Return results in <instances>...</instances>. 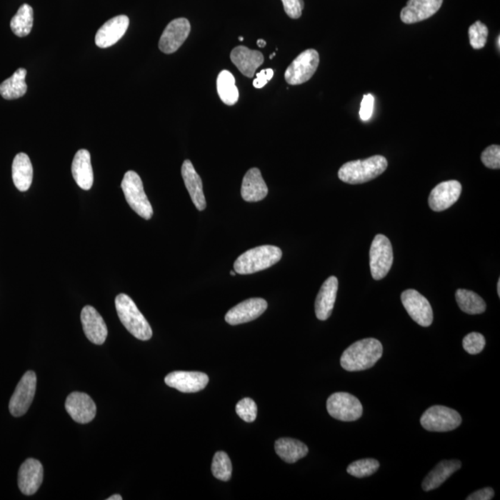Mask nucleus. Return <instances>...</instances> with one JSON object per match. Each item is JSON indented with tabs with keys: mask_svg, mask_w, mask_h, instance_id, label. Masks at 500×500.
Returning a JSON list of instances; mask_svg holds the SVG:
<instances>
[{
	"mask_svg": "<svg viewBox=\"0 0 500 500\" xmlns=\"http://www.w3.org/2000/svg\"><path fill=\"white\" fill-rule=\"evenodd\" d=\"M383 355V345L377 339H365L352 344L343 352L340 364L349 371H359L374 367Z\"/></svg>",
	"mask_w": 500,
	"mask_h": 500,
	"instance_id": "nucleus-1",
	"label": "nucleus"
},
{
	"mask_svg": "<svg viewBox=\"0 0 500 500\" xmlns=\"http://www.w3.org/2000/svg\"><path fill=\"white\" fill-rule=\"evenodd\" d=\"M387 166L389 164L386 158L375 155L366 159L346 162L339 169V177L344 183L364 184L379 176Z\"/></svg>",
	"mask_w": 500,
	"mask_h": 500,
	"instance_id": "nucleus-2",
	"label": "nucleus"
},
{
	"mask_svg": "<svg viewBox=\"0 0 500 500\" xmlns=\"http://www.w3.org/2000/svg\"><path fill=\"white\" fill-rule=\"evenodd\" d=\"M282 250L278 246H257L248 250L237 258L234 264V271L239 274L258 273L276 264L282 259Z\"/></svg>",
	"mask_w": 500,
	"mask_h": 500,
	"instance_id": "nucleus-3",
	"label": "nucleus"
},
{
	"mask_svg": "<svg viewBox=\"0 0 500 500\" xmlns=\"http://www.w3.org/2000/svg\"><path fill=\"white\" fill-rule=\"evenodd\" d=\"M115 306L118 316L128 332L142 341L151 339V327L129 296L125 294L118 295L115 299Z\"/></svg>",
	"mask_w": 500,
	"mask_h": 500,
	"instance_id": "nucleus-4",
	"label": "nucleus"
},
{
	"mask_svg": "<svg viewBox=\"0 0 500 500\" xmlns=\"http://www.w3.org/2000/svg\"><path fill=\"white\" fill-rule=\"evenodd\" d=\"M121 186L125 199L133 211L140 217L149 220L153 215V209L144 190L143 182L139 175L134 171H127L121 181Z\"/></svg>",
	"mask_w": 500,
	"mask_h": 500,
	"instance_id": "nucleus-5",
	"label": "nucleus"
},
{
	"mask_svg": "<svg viewBox=\"0 0 500 500\" xmlns=\"http://www.w3.org/2000/svg\"><path fill=\"white\" fill-rule=\"evenodd\" d=\"M461 421L457 411L439 405L426 409L421 418V426L429 432H449L458 428Z\"/></svg>",
	"mask_w": 500,
	"mask_h": 500,
	"instance_id": "nucleus-6",
	"label": "nucleus"
},
{
	"mask_svg": "<svg viewBox=\"0 0 500 500\" xmlns=\"http://www.w3.org/2000/svg\"><path fill=\"white\" fill-rule=\"evenodd\" d=\"M394 261L391 242L384 234H376L370 249V269L374 280H382L389 274Z\"/></svg>",
	"mask_w": 500,
	"mask_h": 500,
	"instance_id": "nucleus-7",
	"label": "nucleus"
},
{
	"mask_svg": "<svg viewBox=\"0 0 500 500\" xmlns=\"http://www.w3.org/2000/svg\"><path fill=\"white\" fill-rule=\"evenodd\" d=\"M320 64V56L317 50L307 49L298 57L294 59L290 66L286 69L284 78L287 84L291 86H299V84L308 82Z\"/></svg>",
	"mask_w": 500,
	"mask_h": 500,
	"instance_id": "nucleus-8",
	"label": "nucleus"
},
{
	"mask_svg": "<svg viewBox=\"0 0 500 500\" xmlns=\"http://www.w3.org/2000/svg\"><path fill=\"white\" fill-rule=\"evenodd\" d=\"M326 407L331 416L342 421H357L364 411L361 401L346 392L334 393L328 399Z\"/></svg>",
	"mask_w": 500,
	"mask_h": 500,
	"instance_id": "nucleus-9",
	"label": "nucleus"
},
{
	"mask_svg": "<svg viewBox=\"0 0 500 500\" xmlns=\"http://www.w3.org/2000/svg\"><path fill=\"white\" fill-rule=\"evenodd\" d=\"M36 390V375L32 371L25 373L9 400V412L14 417L26 414L32 404Z\"/></svg>",
	"mask_w": 500,
	"mask_h": 500,
	"instance_id": "nucleus-10",
	"label": "nucleus"
},
{
	"mask_svg": "<svg viewBox=\"0 0 500 500\" xmlns=\"http://www.w3.org/2000/svg\"><path fill=\"white\" fill-rule=\"evenodd\" d=\"M401 301L412 320L423 327L430 326L434 314L430 302L414 289H408L401 294Z\"/></svg>",
	"mask_w": 500,
	"mask_h": 500,
	"instance_id": "nucleus-11",
	"label": "nucleus"
},
{
	"mask_svg": "<svg viewBox=\"0 0 500 500\" xmlns=\"http://www.w3.org/2000/svg\"><path fill=\"white\" fill-rule=\"evenodd\" d=\"M191 25L186 18L171 21L165 28L159 42V48L165 54L177 51L189 37Z\"/></svg>",
	"mask_w": 500,
	"mask_h": 500,
	"instance_id": "nucleus-12",
	"label": "nucleus"
},
{
	"mask_svg": "<svg viewBox=\"0 0 500 500\" xmlns=\"http://www.w3.org/2000/svg\"><path fill=\"white\" fill-rule=\"evenodd\" d=\"M168 386L183 393L201 391L209 384V376L200 371H175L165 377Z\"/></svg>",
	"mask_w": 500,
	"mask_h": 500,
	"instance_id": "nucleus-13",
	"label": "nucleus"
},
{
	"mask_svg": "<svg viewBox=\"0 0 500 500\" xmlns=\"http://www.w3.org/2000/svg\"><path fill=\"white\" fill-rule=\"evenodd\" d=\"M268 303L264 299L254 298L245 300L231 309L225 315V321L230 325H239L254 321L264 314Z\"/></svg>",
	"mask_w": 500,
	"mask_h": 500,
	"instance_id": "nucleus-14",
	"label": "nucleus"
},
{
	"mask_svg": "<svg viewBox=\"0 0 500 500\" xmlns=\"http://www.w3.org/2000/svg\"><path fill=\"white\" fill-rule=\"evenodd\" d=\"M461 184L456 180L446 181L437 184L430 193V208L434 211H443L451 207L458 201L461 194Z\"/></svg>",
	"mask_w": 500,
	"mask_h": 500,
	"instance_id": "nucleus-15",
	"label": "nucleus"
},
{
	"mask_svg": "<svg viewBox=\"0 0 500 500\" xmlns=\"http://www.w3.org/2000/svg\"><path fill=\"white\" fill-rule=\"evenodd\" d=\"M65 408L76 423L89 424L96 414V406L86 393L73 392L68 396Z\"/></svg>",
	"mask_w": 500,
	"mask_h": 500,
	"instance_id": "nucleus-16",
	"label": "nucleus"
},
{
	"mask_svg": "<svg viewBox=\"0 0 500 500\" xmlns=\"http://www.w3.org/2000/svg\"><path fill=\"white\" fill-rule=\"evenodd\" d=\"M44 470L41 462L28 459L21 464L18 474V486L21 492L26 496L37 492L43 482Z\"/></svg>",
	"mask_w": 500,
	"mask_h": 500,
	"instance_id": "nucleus-17",
	"label": "nucleus"
},
{
	"mask_svg": "<svg viewBox=\"0 0 500 500\" xmlns=\"http://www.w3.org/2000/svg\"><path fill=\"white\" fill-rule=\"evenodd\" d=\"M442 4L443 0H409L400 12V19L407 24L419 23L432 17Z\"/></svg>",
	"mask_w": 500,
	"mask_h": 500,
	"instance_id": "nucleus-18",
	"label": "nucleus"
},
{
	"mask_svg": "<svg viewBox=\"0 0 500 500\" xmlns=\"http://www.w3.org/2000/svg\"><path fill=\"white\" fill-rule=\"evenodd\" d=\"M83 329L90 342L102 345L108 336V328L101 315L92 306H86L81 312Z\"/></svg>",
	"mask_w": 500,
	"mask_h": 500,
	"instance_id": "nucleus-19",
	"label": "nucleus"
},
{
	"mask_svg": "<svg viewBox=\"0 0 500 500\" xmlns=\"http://www.w3.org/2000/svg\"><path fill=\"white\" fill-rule=\"evenodd\" d=\"M129 26V18L119 15L109 20L99 28L96 34V45L99 48L107 49L115 45L124 36Z\"/></svg>",
	"mask_w": 500,
	"mask_h": 500,
	"instance_id": "nucleus-20",
	"label": "nucleus"
},
{
	"mask_svg": "<svg viewBox=\"0 0 500 500\" xmlns=\"http://www.w3.org/2000/svg\"><path fill=\"white\" fill-rule=\"evenodd\" d=\"M337 290L339 280L336 276H330L321 286L315 301V314L319 320L326 321L332 314Z\"/></svg>",
	"mask_w": 500,
	"mask_h": 500,
	"instance_id": "nucleus-21",
	"label": "nucleus"
},
{
	"mask_svg": "<svg viewBox=\"0 0 500 500\" xmlns=\"http://www.w3.org/2000/svg\"><path fill=\"white\" fill-rule=\"evenodd\" d=\"M231 61L236 65L241 74L249 78L254 76L256 70L264 61V55L257 50H252L246 46H236L231 52Z\"/></svg>",
	"mask_w": 500,
	"mask_h": 500,
	"instance_id": "nucleus-22",
	"label": "nucleus"
},
{
	"mask_svg": "<svg viewBox=\"0 0 500 500\" xmlns=\"http://www.w3.org/2000/svg\"><path fill=\"white\" fill-rule=\"evenodd\" d=\"M182 176L194 205L196 206L199 211H204L206 207H207V202H206L204 192H203L202 180L189 159L184 161Z\"/></svg>",
	"mask_w": 500,
	"mask_h": 500,
	"instance_id": "nucleus-23",
	"label": "nucleus"
},
{
	"mask_svg": "<svg viewBox=\"0 0 500 500\" xmlns=\"http://www.w3.org/2000/svg\"><path fill=\"white\" fill-rule=\"evenodd\" d=\"M71 173L78 186L84 190L91 189L94 183V173L91 156L89 150H78L71 164Z\"/></svg>",
	"mask_w": 500,
	"mask_h": 500,
	"instance_id": "nucleus-24",
	"label": "nucleus"
},
{
	"mask_svg": "<svg viewBox=\"0 0 500 500\" xmlns=\"http://www.w3.org/2000/svg\"><path fill=\"white\" fill-rule=\"evenodd\" d=\"M268 195L267 184H265L261 171L252 168L244 177L241 187V196L245 201L258 202L266 198Z\"/></svg>",
	"mask_w": 500,
	"mask_h": 500,
	"instance_id": "nucleus-25",
	"label": "nucleus"
},
{
	"mask_svg": "<svg viewBox=\"0 0 500 500\" xmlns=\"http://www.w3.org/2000/svg\"><path fill=\"white\" fill-rule=\"evenodd\" d=\"M461 468V462L458 459L440 461L424 478L421 487L424 491H432L441 486L446 480Z\"/></svg>",
	"mask_w": 500,
	"mask_h": 500,
	"instance_id": "nucleus-26",
	"label": "nucleus"
},
{
	"mask_svg": "<svg viewBox=\"0 0 500 500\" xmlns=\"http://www.w3.org/2000/svg\"><path fill=\"white\" fill-rule=\"evenodd\" d=\"M33 165L25 153H19L12 164V179L15 186L21 192L27 191L33 182Z\"/></svg>",
	"mask_w": 500,
	"mask_h": 500,
	"instance_id": "nucleus-27",
	"label": "nucleus"
},
{
	"mask_svg": "<svg viewBox=\"0 0 500 500\" xmlns=\"http://www.w3.org/2000/svg\"><path fill=\"white\" fill-rule=\"evenodd\" d=\"M274 449L276 454L287 464H295L309 453L308 446L304 443L293 439H278Z\"/></svg>",
	"mask_w": 500,
	"mask_h": 500,
	"instance_id": "nucleus-28",
	"label": "nucleus"
},
{
	"mask_svg": "<svg viewBox=\"0 0 500 500\" xmlns=\"http://www.w3.org/2000/svg\"><path fill=\"white\" fill-rule=\"evenodd\" d=\"M26 74L25 69H18L11 77L0 84V95L2 98L11 100L24 96L27 92V84L25 83Z\"/></svg>",
	"mask_w": 500,
	"mask_h": 500,
	"instance_id": "nucleus-29",
	"label": "nucleus"
},
{
	"mask_svg": "<svg viewBox=\"0 0 500 500\" xmlns=\"http://www.w3.org/2000/svg\"><path fill=\"white\" fill-rule=\"evenodd\" d=\"M217 91L221 101L228 106L236 104L239 99L236 79L229 71H221L217 78Z\"/></svg>",
	"mask_w": 500,
	"mask_h": 500,
	"instance_id": "nucleus-30",
	"label": "nucleus"
},
{
	"mask_svg": "<svg viewBox=\"0 0 500 500\" xmlns=\"http://www.w3.org/2000/svg\"><path fill=\"white\" fill-rule=\"evenodd\" d=\"M456 300L459 309L465 314L474 315L484 314L486 309L484 300L476 293L467 289H458Z\"/></svg>",
	"mask_w": 500,
	"mask_h": 500,
	"instance_id": "nucleus-31",
	"label": "nucleus"
},
{
	"mask_svg": "<svg viewBox=\"0 0 500 500\" xmlns=\"http://www.w3.org/2000/svg\"><path fill=\"white\" fill-rule=\"evenodd\" d=\"M33 24L34 11L33 8L28 4L21 6L11 21L12 32L19 37L27 36L32 31Z\"/></svg>",
	"mask_w": 500,
	"mask_h": 500,
	"instance_id": "nucleus-32",
	"label": "nucleus"
},
{
	"mask_svg": "<svg viewBox=\"0 0 500 500\" xmlns=\"http://www.w3.org/2000/svg\"><path fill=\"white\" fill-rule=\"evenodd\" d=\"M232 462L226 453L218 451L214 455L211 464L212 474L217 479L227 482L232 476Z\"/></svg>",
	"mask_w": 500,
	"mask_h": 500,
	"instance_id": "nucleus-33",
	"label": "nucleus"
},
{
	"mask_svg": "<svg viewBox=\"0 0 500 500\" xmlns=\"http://www.w3.org/2000/svg\"><path fill=\"white\" fill-rule=\"evenodd\" d=\"M379 462L374 459H359L352 462L346 468V471L352 476L357 478H364L371 476L379 469Z\"/></svg>",
	"mask_w": 500,
	"mask_h": 500,
	"instance_id": "nucleus-34",
	"label": "nucleus"
},
{
	"mask_svg": "<svg viewBox=\"0 0 500 500\" xmlns=\"http://www.w3.org/2000/svg\"><path fill=\"white\" fill-rule=\"evenodd\" d=\"M489 28L482 21H478L469 28V39L474 49H483L487 42Z\"/></svg>",
	"mask_w": 500,
	"mask_h": 500,
	"instance_id": "nucleus-35",
	"label": "nucleus"
},
{
	"mask_svg": "<svg viewBox=\"0 0 500 500\" xmlns=\"http://www.w3.org/2000/svg\"><path fill=\"white\" fill-rule=\"evenodd\" d=\"M237 415L246 423H253L257 418L258 407L254 400L246 398L240 400L236 404Z\"/></svg>",
	"mask_w": 500,
	"mask_h": 500,
	"instance_id": "nucleus-36",
	"label": "nucleus"
},
{
	"mask_svg": "<svg viewBox=\"0 0 500 500\" xmlns=\"http://www.w3.org/2000/svg\"><path fill=\"white\" fill-rule=\"evenodd\" d=\"M465 351L471 355L479 354L486 346V339L482 334L473 332L467 334L462 341Z\"/></svg>",
	"mask_w": 500,
	"mask_h": 500,
	"instance_id": "nucleus-37",
	"label": "nucleus"
},
{
	"mask_svg": "<svg viewBox=\"0 0 500 500\" xmlns=\"http://www.w3.org/2000/svg\"><path fill=\"white\" fill-rule=\"evenodd\" d=\"M481 159H482L484 166L499 170L500 168V146L499 145L487 146L481 155Z\"/></svg>",
	"mask_w": 500,
	"mask_h": 500,
	"instance_id": "nucleus-38",
	"label": "nucleus"
},
{
	"mask_svg": "<svg viewBox=\"0 0 500 500\" xmlns=\"http://www.w3.org/2000/svg\"><path fill=\"white\" fill-rule=\"evenodd\" d=\"M284 11L291 19L301 16L304 2L303 0H282Z\"/></svg>",
	"mask_w": 500,
	"mask_h": 500,
	"instance_id": "nucleus-39",
	"label": "nucleus"
},
{
	"mask_svg": "<svg viewBox=\"0 0 500 500\" xmlns=\"http://www.w3.org/2000/svg\"><path fill=\"white\" fill-rule=\"evenodd\" d=\"M374 107V98L371 94H367L362 99L361 109H359V117L364 121H367L373 115Z\"/></svg>",
	"mask_w": 500,
	"mask_h": 500,
	"instance_id": "nucleus-40",
	"label": "nucleus"
},
{
	"mask_svg": "<svg viewBox=\"0 0 500 500\" xmlns=\"http://www.w3.org/2000/svg\"><path fill=\"white\" fill-rule=\"evenodd\" d=\"M274 74V71L273 69H266V70L259 71L257 74V78L253 81V86H254L255 89H262V87L266 86V84L273 79Z\"/></svg>",
	"mask_w": 500,
	"mask_h": 500,
	"instance_id": "nucleus-41",
	"label": "nucleus"
},
{
	"mask_svg": "<svg viewBox=\"0 0 500 500\" xmlns=\"http://www.w3.org/2000/svg\"><path fill=\"white\" fill-rule=\"evenodd\" d=\"M495 496V492L491 487H486V489L478 490V491L471 494L468 496L467 500H490Z\"/></svg>",
	"mask_w": 500,
	"mask_h": 500,
	"instance_id": "nucleus-42",
	"label": "nucleus"
},
{
	"mask_svg": "<svg viewBox=\"0 0 500 500\" xmlns=\"http://www.w3.org/2000/svg\"><path fill=\"white\" fill-rule=\"evenodd\" d=\"M266 41L264 39H259L257 41V45L259 46V48H264L265 46H266Z\"/></svg>",
	"mask_w": 500,
	"mask_h": 500,
	"instance_id": "nucleus-43",
	"label": "nucleus"
},
{
	"mask_svg": "<svg viewBox=\"0 0 500 500\" xmlns=\"http://www.w3.org/2000/svg\"><path fill=\"white\" fill-rule=\"evenodd\" d=\"M121 499H123V498H121V496L120 495H114V496H109V498L108 499V500H121Z\"/></svg>",
	"mask_w": 500,
	"mask_h": 500,
	"instance_id": "nucleus-44",
	"label": "nucleus"
},
{
	"mask_svg": "<svg viewBox=\"0 0 500 500\" xmlns=\"http://www.w3.org/2000/svg\"><path fill=\"white\" fill-rule=\"evenodd\" d=\"M498 294H499V296H500V279L499 280V282H498Z\"/></svg>",
	"mask_w": 500,
	"mask_h": 500,
	"instance_id": "nucleus-45",
	"label": "nucleus"
},
{
	"mask_svg": "<svg viewBox=\"0 0 500 500\" xmlns=\"http://www.w3.org/2000/svg\"><path fill=\"white\" fill-rule=\"evenodd\" d=\"M496 41H498V42H496V44H498V48L499 49H500V36H498V40H496Z\"/></svg>",
	"mask_w": 500,
	"mask_h": 500,
	"instance_id": "nucleus-46",
	"label": "nucleus"
},
{
	"mask_svg": "<svg viewBox=\"0 0 500 500\" xmlns=\"http://www.w3.org/2000/svg\"><path fill=\"white\" fill-rule=\"evenodd\" d=\"M230 274L232 275V276H234V275L236 274V271H231Z\"/></svg>",
	"mask_w": 500,
	"mask_h": 500,
	"instance_id": "nucleus-47",
	"label": "nucleus"
},
{
	"mask_svg": "<svg viewBox=\"0 0 500 500\" xmlns=\"http://www.w3.org/2000/svg\"><path fill=\"white\" fill-rule=\"evenodd\" d=\"M274 56H275V53H273V54H271V55L270 56V59H273L274 58Z\"/></svg>",
	"mask_w": 500,
	"mask_h": 500,
	"instance_id": "nucleus-48",
	"label": "nucleus"
},
{
	"mask_svg": "<svg viewBox=\"0 0 500 500\" xmlns=\"http://www.w3.org/2000/svg\"><path fill=\"white\" fill-rule=\"evenodd\" d=\"M239 41H243L244 37L243 36H239Z\"/></svg>",
	"mask_w": 500,
	"mask_h": 500,
	"instance_id": "nucleus-49",
	"label": "nucleus"
}]
</instances>
